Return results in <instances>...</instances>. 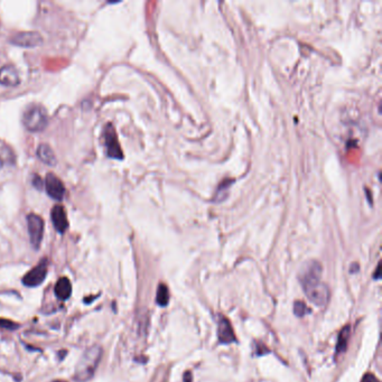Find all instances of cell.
I'll use <instances>...</instances> for the list:
<instances>
[{
	"mask_svg": "<svg viewBox=\"0 0 382 382\" xmlns=\"http://www.w3.org/2000/svg\"><path fill=\"white\" fill-rule=\"evenodd\" d=\"M46 193L56 201H62L65 195V186L62 181L53 173H48L44 181Z\"/></svg>",
	"mask_w": 382,
	"mask_h": 382,
	"instance_id": "cell-9",
	"label": "cell"
},
{
	"mask_svg": "<svg viewBox=\"0 0 382 382\" xmlns=\"http://www.w3.org/2000/svg\"><path fill=\"white\" fill-rule=\"evenodd\" d=\"M54 382H66V381H63V380H56V381H54Z\"/></svg>",
	"mask_w": 382,
	"mask_h": 382,
	"instance_id": "cell-23",
	"label": "cell"
},
{
	"mask_svg": "<svg viewBox=\"0 0 382 382\" xmlns=\"http://www.w3.org/2000/svg\"><path fill=\"white\" fill-rule=\"evenodd\" d=\"M102 356V349L100 345H93L84 352L75 368L74 379L76 382H87L95 375Z\"/></svg>",
	"mask_w": 382,
	"mask_h": 382,
	"instance_id": "cell-1",
	"label": "cell"
},
{
	"mask_svg": "<svg viewBox=\"0 0 382 382\" xmlns=\"http://www.w3.org/2000/svg\"><path fill=\"white\" fill-rule=\"evenodd\" d=\"M19 328V325L12 322L10 320H6V318H0V329L7 330V331H15Z\"/></svg>",
	"mask_w": 382,
	"mask_h": 382,
	"instance_id": "cell-18",
	"label": "cell"
},
{
	"mask_svg": "<svg viewBox=\"0 0 382 382\" xmlns=\"http://www.w3.org/2000/svg\"><path fill=\"white\" fill-rule=\"evenodd\" d=\"M10 43L20 48H37L43 43V37L37 32H20L10 38Z\"/></svg>",
	"mask_w": 382,
	"mask_h": 382,
	"instance_id": "cell-7",
	"label": "cell"
},
{
	"mask_svg": "<svg viewBox=\"0 0 382 382\" xmlns=\"http://www.w3.org/2000/svg\"><path fill=\"white\" fill-rule=\"evenodd\" d=\"M322 277V265L318 261L312 260L304 266L300 271V284L301 286H307L311 284L321 282Z\"/></svg>",
	"mask_w": 382,
	"mask_h": 382,
	"instance_id": "cell-8",
	"label": "cell"
},
{
	"mask_svg": "<svg viewBox=\"0 0 382 382\" xmlns=\"http://www.w3.org/2000/svg\"><path fill=\"white\" fill-rule=\"evenodd\" d=\"M294 313H295L296 316L303 317V316L306 315V314L309 313V309L306 306V304L304 303V301L297 300V301H295V304H294Z\"/></svg>",
	"mask_w": 382,
	"mask_h": 382,
	"instance_id": "cell-17",
	"label": "cell"
},
{
	"mask_svg": "<svg viewBox=\"0 0 382 382\" xmlns=\"http://www.w3.org/2000/svg\"><path fill=\"white\" fill-rule=\"evenodd\" d=\"M32 182H33V185L35 186L37 190H41L42 186H43V181H42V178L38 175H34Z\"/></svg>",
	"mask_w": 382,
	"mask_h": 382,
	"instance_id": "cell-19",
	"label": "cell"
},
{
	"mask_svg": "<svg viewBox=\"0 0 382 382\" xmlns=\"http://www.w3.org/2000/svg\"><path fill=\"white\" fill-rule=\"evenodd\" d=\"M37 157L40 158L44 164L48 165V166H55L57 164V158L55 156L52 148L48 143H41L38 146L36 150Z\"/></svg>",
	"mask_w": 382,
	"mask_h": 382,
	"instance_id": "cell-13",
	"label": "cell"
},
{
	"mask_svg": "<svg viewBox=\"0 0 382 382\" xmlns=\"http://www.w3.org/2000/svg\"><path fill=\"white\" fill-rule=\"evenodd\" d=\"M103 139L107 156L112 159H124V152H122L116 129H114L112 124L105 125L103 129Z\"/></svg>",
	"mask_w": 382,
	"mask_h": 382,
	"instance_id": "cell-3",
	"label": "cell"
},
{
	"mask_svg": "<svg viewBox=\"0 0 382 382\" xmlns=\"http://www.w3.org/2000/svg\"><path fill=\"white\" fill-rule=\"evenodd\" d=\"M50 219H52L55 230L58 233H64L69 228V220H67L64 206L59 204L55 205L50 211Z\"/></svg>",
	"mask_w": 382,
	"mask_h": 382,
	"instance_id": "cell-10",
	"label": "cell"
},
{
	"mask_svg": "<svg viewBox=\"0 0 382 382\" xmlns=\"http://www.w3.org/2000/svg\"><path fill=\"white\" fill-rule=\"evenodd\" d=\"M380 268H381V267H380V265H379V266H378L377 271H376V275H375V278H376V279H379V278H380Z\"/></svg>",
	"mask_w": 382,
	"mask_h": 382,
	"instance_id": "cell-22",
	"label": "cell"
},
{
	"mask_svg": "<svg viewBox=\"0 0 382 382\" xmlns=\"http://www.w3.org/2000/svg\"><path fill=\"white\" fill-rule=\"evenodd\" d=\"M156 301L159 306H166L169 301V291L166 285L164 284H160L158 286V289H157V296H156Z\"/></svg>",
	"mask_w": 382,
	"mask_h": 382,
	"instance_id": "cell-15",
	"label": "cell"
},
{
	"mask_svg": "<svg viewBox=\"0 0 382 382\" xmlns=\"http://www.w3.org/2000/svg\"><path fill=\"white\" fill-rule=\"evenodd\" d=\"M184 382H192V375L190 372H186L184 375Z\"/></svg>",
	"mask_w": 382,
	"mask_h": 382,
	"instance_id": "cell-21",
	"label": "cell"
},
{
	"mask_svg": "<svg viewBox=\"0 0 382 382\" xmlns=\"http://www.w3.org/2000/svg\"><path fill=\"white\" fill-rule=\"evenodd\" d=\"M55 295L57 298L65 300L69 298L72 294V285L69 278L63 277L57 280L56 285H55Z\"/></svg>",
	"mask_w": 382,
	"mask_h": 382,
	"instance_id": "cell-14",
	"label": "cell"
},
{
	"mask_svg": "<svg viewBox=\"0 0 382 382\" xmlns=\"http://www.w3.org/2000/svg\"><path fill=\"white\" fill-rule=\"evenodd\" d=\"M46 275H48V260L44 259L24 276L23 284L28 287L40 286L45 280Z\"/></svg>",
	"mask_w": 382,
	"mask_h": 382,
	"instance_id": "cell-6",
	"label": "cell"
},
{
	"mask_svg": "<svg viewBox=\"0 0 382 382\" xmlns=\"http://www.w3.org/2000/svg\"><path fill=\"white\" fill-rule=\"evenodd\" d=\"M27 229L29 233V240L35 249H38L43 240L44 235V221L40 215L31 213L27 215Z\"/></svg>",
	"mask_w": 382,
	"mask_h": 382,
	"instance_id": "cell-5",
	"label": "cell"
},
{
	"mask_svg": "<svg viewBox=\"0 0 382 382\" xmlns=\"http://www.w3.org/2000/svg\"><path fill=\"white\" fill-rule=\"evenodd\" d=\"M303 288L307 298L311 300L313 304H315L316 306L322 307L328 304L330 298V289L328 285H325L324 283L317 282L311 284V285L304 286Z\"/></svg>",
	"mask_w": 382,
	"mask_h": 382,
	"instance_id": "cell-4",
	"label": "cell"
},
{
	"mask_svg": "<svg viewBox=\"0 0 382 382\" xmlns=\"http://www.w3.org/2000/svg\"><path fill=\"white\" fill-rule=\"evenodd\" d=\"M19 83V73L15 65L6 64L0 69V84L5 87H17Z\"/></svg>",
	"mask_w": 382,
	"mask_h": 382,
	"instance_id": "cell-11",
	"label": "cell"
},
{
	"mask_svg": "<svg viewBox=\"0 0 382 382\" xmlns=\"http://www.w3.org/2000/svg\"><path fill=\"white\" fill-rule=\"evenodd\" d=\"M362 382H380V381L376 376L371 375V373H367V375L363 377Z\"/></svg>",
	"mask_w": 382,
	"mask_h": 382,
	"instance_id": "cell-20",
	"label": "cell"
},
{
	"mask_svg": "<svg viewBox=\"0 0 382 382\" xmlns=\"http://www.w3.org/2000/svg\"><path fill=\"white\" fill-rule=\"evenodd\" d=\"M22 121L24 127L27 130L32 131V133H40V131H43L48 127V111L41 104H29L23 113Z\"/></svg>",
	"mask_w": 382,
	"mask_h": 382,
	"instance_id": "cell-2",
	"label": "cell"
},
{
	"mask_svg": "<svg viewBox=\"0 0 382 382\" xmlns=\"http://www.w3.org/2000/svg\"><path fill=\"white\" fill-rule=\"evenodd\" d=\"M218 336L221 343L223 344H229L236 341V335L233 332V329L227 318L222 317L219 322V329H218Z\"/></svg>",
	"mask_w": 382,
	"mask_h": 382,
	"instance_id": "cell-12",
	"label": "cell"
},
{
	"mask_svg": "<svg viewBox=\"0 0 382 382\" xmlns=\"http://www.w3.org/2000/svg\"><path fill=\"white\" fill-rule=\"evenodd\" d=\"M349 336H350V326L347 325L341 331V333H339L337 346H336L337 353H342V352H344L346 350V344H347Z\"/></svg>",
	"mask_w": 382,
	"mask_h": 382,
	"instance_id": "cell-16",
	"label": "cell"
}]
</instances>
